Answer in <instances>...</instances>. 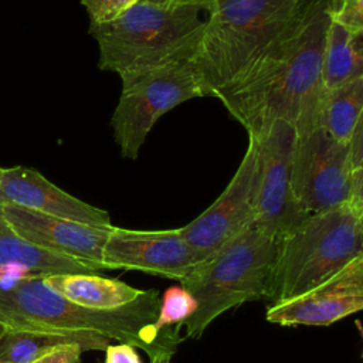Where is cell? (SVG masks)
<instances>
[{
    "mask_svg": "<svg viewBox=\"0 0 363 363\" xmlns=\"http://www.w3.org/2000/svg\"><path fill=\"white\" fill-rule=\"evenodd\" d=\"M326 26V0H302L285 35L220 98L248 136L275 119L292 125L296 135L319 126Z\"/></svg>",
    "mask_w": 363,
    "mask_h": 363,
    "instance_id": "cell-1",
    "label": "cell"
},
{
    "mask_svg": "<svg viewBox=\"0 0 363 363\" xmlns=\"http://www.w3.org/2000/svg\"><path fill=\"white\" fill-rule=\"evenodd\" d=\"M160 306L156 289L143 291L133 302L113 309L77 305L48 286L44 277L0 278V325L13 330L79 333L94 332L139 347L150 356L176 352L172 328L159 332L153 323Z\"/></svg>",
    "mask_w": 363,
    "mask_h": 363,
    "instance_id": "cell-2",
    "label": "cell"
},
{
    "mask_svg": "<svg viewBox=\"0 0 363 363\" xmlns=\"http://www.w3.org/2000/svg\"><path fill=\"white\" fill-rule=\"evenodd\" d=\"M302 0H218L189 60L206 96L234 89L295 21Z\"/></svg>",
    "mask_w": 363,
    "mask_h": 363,
    "instance_id": "cell-3",
    "label": "cell"
},
{
    "mask_svg": "<svg viewBox=\"0 0 363 363\" xmlns=\"http://www.w3.org/2000/svg\"><path fill=\"white\" fill-rule=\"evenodd\" d=\"M201 11L140 0L111 21L89 23L88 33L99 48L98 67L122 75L189 61L204 26Z\"/></svg>",
    "mask_w": 363,
    "mask_h": 363,
    "instance_id": "cell-4",
    "label": "cell"
},
{
    "mask_svg": "<svg viewBox=\"0 0 363 363\" xmlns=\"http://www.w3.org/2000/svg\"><path fill=\"white\" fill-rule=\"evenodd\" d=\"M363 255V210L343 204L309 214L277 240L265 298H295Z\"/></svg>",
    "mask_w": 363,
    "mask_h": 363,
    "instance_id": "cell-5",
    "label": "cell"
},
{
    "mask_svg": "<svg viewBox=\"0 0 363 363\" xmlns=\"http://www.w3.org/2000/svg\"><path fill=\"white\" fill-rule=\"evenodd\" d=\"M277 240L255 225L244 230L180 281L197 302V311L173 326L180 343L197 339L223 312L264 299Z\"/></svg>",
    "mask_w": 363,
    "mask_h": 363,
    "instance_id": "cell-6",
    "label": "cell"
},
{
    "mask_svg": "<svg viewBox=\"0 0 363 363\" xmlns=\"http://www.w3.org/2000/svg\"><path fill=\"white\" fill-rule=\"evenodd\" d=\"M122 91L111 125L121 153L138 159L155 123L177 105L206 96L189 61L132 71L119 75Z\"/></svg>",
    "mask_w": 363,
    "mask_h": 363,
    "instance_id": "cell-7",
    "label": "cell"
},
{
    "mask_svg": "<svg viewBox=\"0 0 363 363\" xmlns=\"http://www.w3.org/2000/svg\"><path fill=\"white\" fill-rule=\"evenodd\" d=\"M291 184L306 216L343 204L363 210V170L352 172L347 145L332 139L320 126L296 135Z\"/></svg>",
    "mask_w": 363,
    "mask_h": 363,
    "instance_id": "cell-8",
    "label": "cell"
},
{
    "mask_svg": "<svg viewBox=\"0 0 363 363\" xmlns=\"http://www.w3.org/2000/svg\"><path fill=\"white\" fill-rule=\"evenodd\" d=\"M248 138L255 139L258 149L254 225L278 240L308 217L299 207L291 184L296 132L288 122L275 119Z\"/></svg>",
    "mask_w": 363,
    "mask_h": 363,
    "instance_id": "cell-9",
    "label": "cell"
},
{
    "mask_svg": "<svg viewBox=\"0 0 363 363\" xmlns=\"http://www.w3.org/2000/svg\"><path fill=\"white\" fill-rule=\"evenodd\" d=\"M258 182L257 142L248 138V146L238 169L227 187L193 221L180 227L182 237L204 258H210L224 244L255 223Z\"/></svg>",
    "mask_w": 363,
    "mask_h": 363,
    "instance_id": "cell-10",
    "label": "cell"
},
{
    "mask_svg": "<svg viewBox=\"0 0 363 363\" xmlns=\"http://www.w3.org/2000/svg\"><path fill=\"white\" fill-rule=\"evenodd\" d=\"M206 259L179 228L142 231L113 225L102 250L105 269H133L176 281H183Z\"/></svg>",
    "mask_w": 363,
    "mask_h": 363,
    "instance_id": "cell-11",
    "label": "cell"
},
{
    "mask_svg": "<svg viewBox=\"0 0 363 363\" xmlns=\"http://www.w3.org/2000/svg\"><path fill=\"white\" fill-rule=\"evenodd\" d=\"M363 308V255L303 294L271 303L265 318L282 326H328Z\"/></svg>",
    "mask_w": 363,
    "mask_h": 363,
    "instance_id": "cell-12",
    "label": "cell"
},
{
    "mask_svg": "<svg viewBox=\"0 0 363 363\" xmlns=\"http://www.w3.org/2000/svg\"><path fill=\"white\" fill-rule=\"evenodd\" d=\"M0 210L11 228L27 241L78 259L95 271L105 269L102 250L113 225H88L11 204L0 206Z\"/></svg>",
    "mask_w": 363,
    "mask_h": 363,
    "instance_id": "cell-13",
    "label": "cell"
},
{
    "mask_svg": "<svg viewBox=\"0 0 363 363\" xmlns=\"http://www.w3.org/2000/svg\"><path fill=\"white\" fill-rule=\"evenodd\" d=\"M4 204L95 227L113 225L105 210L71 196L40 172L24 166L0 167V206Z\"/></svg>",
    "mask_w": 363,
    "mask_h": 363,
    "instance_id": "cell-14",
    "label": "cell"
},
{
    "mask_svg": "<svg viewBox=\"0 0 363 363\" xmlns=\"http://www.w3.org/2000/svg\"><path fill=\"white\" fill-rule=\"evenodd\" d=\"M94 272V268L78 259L27 241L11 228L0 210V278Z\"/></svg>",
    "mask_w": 363,
    "mask_h": 363,
    "instance_id": "cell-15",
    "label": "cell"
},
{
    "mask_svg": "<svg viewBox=\"0 0 363 363\" xmlns=\"http://www.w3.org/2000/svg\"><path fill=\"white\" fill-rule=\"evenodd\" d=\"M45 282L65 299L92 309H113L133 302L143 289L95 274H55Z\"/></svg>",
    "mask_w": 363,
    "mask_h": 363,
    "instance_id": "cell-16",
    "label": "cell"
},
{
    "mask_svg": "<svg viewBox=\"0 0 363 363\" xmlns=\"http://www.w3.org/2000/svg\"><path fill=\"white\" fill-rule=\"evenodd\" d=\"M65 343H77L84 352L105 350L111 345V339L94 332L55 333L4 329L0 336V363H33L51 349Z\"/></svg>",
    "mask_w": 363,
    "mask_h": 363,
    "instance_id": "cell-17",
    "label": "cell"
},
{
    "mask_svg": "<svg viewBox=\"0 0 363 363\" xmlns=\"http://www.w3.org/2000/svg\"><path fill=\"white\" fill-rule=\"evenodd\" d=\"M363 78V34L328 20L322 54L323 89H335Z\"/></svg>",
    "mask_w": 363,
    "mask_h": 363,
    "instance_id": "cell-18",
    "label": "cell"
},
{
    "mask_svg": "<svg viewBox=\"0 0 363 363\" xmlns=\"http://www.w3.org/2000/svg\"><path fill=\"white\" fill-rule=\"evenodd\" d=\"M363 121V78L335 89H323L319 126L336 142L347 145Z\"/></svg>",
    "mask_w": 363,
    "mask_h": 363,
    "instance_id": "cell-19",
    "label": "cell"
},
{
    "mask_svg": "<svg viewBox=\"0 0 363 363\" xmlns=\"http://www.w3.org/2000/svg\"><path fill=\"white\" fill-rule=\"evenodd\" d=\"M197 311V302L182 285L170 286L160 296L157 318L153 323L155 329L162 332L166 328L184 322Z\"/></svg>",
    "mask_w": 363,
    "mask_h": 363,
    "instance_id": "cell-20",
    "label": "cell"
},
{
    "mask_svg": "<svg viewBox=\"0 0 363 363\" xmlns=\"http://www.w3.org/2000/svg\"><path fill=\"white\" fill-rule=\"evenodd\" d=\"M326 16L329 21L363 34V0H326Z\"/></svg>",
    "mask_w": 363,
    "mask_h": 363,
    "instance_id": "cell-21",
    "label": "cell"
},
{
    "mask_svg": "<svg viewBox=\"0 0 363 363\" xmlns=\"http://www.w3.org/2000/svg\"><path fill=\"white\" fill-rule=\"evenodd\" d=\"M140 0H81L85 7L91 23H106L111 21Z\"/></svg>",
    "mask_w": 363,
    "mask_h": 363,
    "instance_id": "cell-22",
    "label": "cell"
},
{
    "mask_svg": "<svg viewBox=\"0 0 363 363\" xmlns=\"http://www.w3.org/2000/svg\"><path fill=\"white\" fill-rule=\"evenodd\" d=\"M82 347L77 343L60 345L45 354L35 359L33 363H81Z\"/></svg>",
    "mask_w": 363,
    "mask_h": 363,
    "instance_id": "cell-23",
    "label": "cell"
},
{
    "mask_svg": "<svg viewBox=\"0 0 363 363\" xmlns=\"http://www.w3.org/2000/svg\"><path fill=\"white\" fill-rule=\"evenodd\" d=\"M105 354L106 363H142L135 347L125 343L109 345L105 349Z\"/></svg>",
    "mask_w": 363,
    "mask_h": 363,
    "instance_id": "cell-24",
    "label": "cell"
},
{
    "mask_svg": "<svg viewBox=\"0 0 363 363\" xmlns=\"http://www.w3.org/2000/svg\"><path fill=\"white\" fill-rule=\"evenodd\" d=\"M153 3H160V4H170V6H190V7H197L200 10L208 11L218 0H150Z\"/></svg>",
    "mask_w": 363,
    "mask_h": 363,
    "instance_id": "cell-25",
    "label": "cell"
},
{
    "mask_svg": "<svg viewBox=\"0 0 363 363\" xmlns=\"http://www.w3.org/2000/svg\"><path fill=\"white\" fill-rule=\"evenodd\" d=\"M173 354H174V353H170V352H160V353H156V354L150 356V363H170Z\"/></svg>",
    "mask_w": 363,
    "mask_h": 363,
    "instance_id": "cell-26",
    "label": "cell"
},
{
    "mask_svg": "<svg viewBox=\"0 0 363 363\" xmlns=\"http://www.w3.org/2000/svg\"><path fill=\"white\" fill-rule=\"evenodd\" d=\"M3 332H4V328H3V326H1V325H0V336H1V335H3Z\"/></svg>",
    "mask_w": 363,
    "mask_h": 363,
    "instance_id": "cell-27",
    "label": "cell"
}]
</instances>
